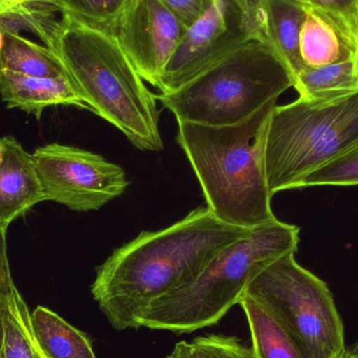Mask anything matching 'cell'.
Segmentation results:
<instances>
[{
    "label": "cell",
    "mask_w": 358,
    "mask_h": 358,
    "mask_svg": "<svg viewBox=\"0 0 358 358\" xmlns=\"http://www.w3.org/2000/svg\"><path fill=\"white\" fill-rule=\"evenodd\" d=\"M299 98L329 103L358 94L357 58L317 69H307L294 78Z\"/></svg>",
    "instance_id": "ac0fdd59"
},
{
    "label": "cell",
    "mask_w": 358,
    "mask_h": 358,
    "mask_svg": "<svg viewBox=\"0 0 358 358\" xmlns=\"http://www.w3.org/2000/svg\"><path fill=\"white\" fill-rule=\"evenodd\" d=\"M357 62H358V54H357Z\"/></svg>",
    "instance_id": "1f68e13d"
},
{
    "label": "cell",
    "mask_w": 358,
    "mask_h": 358,
    "mask_svg": "<svg viewBox=\"0 0 358 358\" xmlns=\"http://www.w3.org/2000/svg\"><path fill=\"white\" fill-rule=\"evenodd\" d=\"M63 13L113 34L132 0H57Z\"/></svg>",
    "instance_id": "44dd1931"
},
{
    "label": "cell",
    "mask_w": 358,
    "mask_h": 358,
    "mask_svg": "<svg viewBox=\"0 0 358 358\" xmlns=\"http://www.w3.org/2000/svg\"><path fill=\"white\" fill-rule=\"evenodd\" d=\"M36 340L46 358H98L84 332L43 306L31 313Z\"/></svg>",
    "instance_id": "2e32d148"
},
{
    "label": "cell",
    "mask_w": 358,
    "mask_h": 358,
    "mask_svg": "<svg viewBox=\"0 0 358 358\" xmlns=\"http://www.w3.org/2000/svg\"><path fill=\"white\" fill-rule=\"evenodd\" d=\"M254 229L223 222L208 206L157 231H143L96 269L92 294L113 328H138L153 301L193 281L223 250Z\"/></svg>",
    "instance_id": "6da1fadb"
},
{
    "label": "cell",
    "mask_w": 358,
    "mask_h": 358,
    "mask_svg": "<svg viewBox=\"0 0 358 358\" xmlns=\"http://www.w3.org/2000/svg\"><path fill=\"white\" fill-rule=\"evenodd\" d=\"M294 1L300 2V3L307 4L308 3V0H294Z\"/></svg>",
    "instance_id": "f546056e"
},
{
    "label": "cell",
    "mask_w": 358,
    "mask_h": 358,
    "mask_svg": "<svg viewBox=\"0 0 358 358\" xmlns=\"http://www.w3.org/2000/svg\"><path fill=\"white\" fill-rule=\"evenodd\" d=\"M299 234L298 227L278 219L256 227L215 257L193 281L153 301L138 315V328L183 334L216 325L267 265L296 252Z\"/></svg>",
    "instance_id": "277c9868"
},
{
    "label": "cell",
    "mask_w": 358,
    "mask_h": 358,
    "mask_svg": "<svg viewBox=\"0 0 358 358\" xmlns=\"http://www.w3.org/2000/svg\"><path fill=\"white\" fill-rule=\"evenodd\" d=\"M31 155L44 201L76 212L100 210L123 195L129 185L123 168L77 147L48 144Z\"/></svg>",
    "instance_id": "9c48e42d"
},
{
    "label": "cell",
    "mask_w": 358,
    "mask_h": 358,
    "mask_svg": "<svg viewBox=\"0 0 358 358\" xmlns=\"http://www.w3.org/2000/svg\"><path fill=\"white\" fill-rule=\"evenodd\" d=\"M351 348H352L353 351H355V352L358 353V341L357 343H355V345H353L352 347H351Z\"/></svg>",
    "instance_id": "f1b7e54d"
},
{
    "label": "cell",
    "mask_w": 358,
    "mask_h": 358,
    "mask_svg": "<svg viewBox=\"0 0 358 358\" xmlns=\"http://www.w3.org/2000/svg\"><path fill=\"white\" fill-rule=\"evenodd\" d=\"M238 304L245 313L255 358H302L283 328L244 292Z\"/></svg>",
    "instance_id": "d6986e66"
},
{
    "label": "cell",
    "mask_w": 358,
    "mask_h": 358,
    "mask_svg": "<svg viewBox=\"0 0 358 358\" xmlns=\"http://www.w3.org/2000/svg\"><path fill=\"white\" fill-rule=\"evenodd\" d=\"M0 143V227L8 229L15 219L44 198L33 155L12 136H3Z\"/></svg>",
    "instance_id": "8fae6325"
},
{
    "label": "cell",
    "mask_w": 358,
    "mask_h": 358,
    "mask_svg": "<svg viewBox=\"0 0 358 358\" xmlns=\"http://www.w3.org/2000/svg\"><path fill=\"white\" fill-rule=\"evenodd\" d=\"M0 96L8 108H18L41 117L50 106L88 109L71 77L42 78L0 71Z\"/></svg>",
    "instance_id": "7c38bea8"
},
{
    "label": "cell",
    "mask_w": 358,
    "mask_h": 358,
    "mask_svg": "<svg viewBox=\"0 0 358 358\" xmlns=\"http://www.w3.org/2000/svg\"><path fill=\"white\" fill-rule=\"evenodd\" d=\"M300 54L305 71L357 58V40L326 13L304 4Z\"/></svg>",
    "instance_id": "4fadbf2b"
},
{
    "label": "cell",
    "mask_w": 358,
    "mask_h": 358,
    "mask_svg": "<svg viewBox=\"0 0 358 358\" xmlns=\"http://www.w3.org/2000/svg\"><path fill=\"white\" fill-rule=\"evenodd\" d=\"M42 355H43V353H42ZM43 358H46L45 357H44V355H43Z\"/></svg>",
    "instance_id": "4dcf8cb0"
},
{
    "label": "cell",
    "mask_w": 358,
    "mask_h": 358,
    "mask_svg": "<svg viewBox=\"0 0 358 358\" xmlns=\"http://www.w3.org/2000/svg\"><path fill=\"white\" fill-rule=\"evenodd\" d=\"M0 71L31 77H69L55 50L20 35L4 36L0 40Z\"/></svg>",
    "instance_id": "e0dca14e"
},
{
    "label": "cell",
    "mask_w": 358,
    "mask_h": 358,
    "mask_svg": "<svg viewBox=\"0 0 358 358\" xmlns=\"http://www.w3.org/2000/svg\"><path fill=\"white\" fill-rule=\"evenodd\" d=\"M187 25L191 27L203 12L206 0H159Z\"/></svg>",
    "instance_id": "484cf974"
},
{
    "label": "cell",
    "mask_w": 358,
    "mask_h": 358,
    "mask_svg": "<svg viewBox=\"0 0 358 358\" xmlns=\"http://www.w3.org/2000/svg\"><path fill=\"white\" fill-rule=\"evenodd\" d=\"M187 29L159 0H132L113 35L143 80L157 88Z\"/></svg>",
    "instance_id": "30bf717a"
},
{
    "label": "cell",
    "mask_w": 358,
    "mask_h": 358,
    "mask_svg": "<svg viewBox=\"0 0 358 358\" xmlns=\"http://www.w3.org/2000/svg\"><path fill=\"white\" fill-rule=\"evenodd\" d=\"M3 338L0 358H43L36 340L31 313L18 289L3 311Z\"/></svg>",
    "instance_id": "ffe728a7"
},
{
    "label": "cell",
    "mask_w": 358,
    "mask_h": 358,
    "mask_svg": "<svg viewBox=\"0 0 358 358\" xmlns=\"http://www.w3.org/2000/svg\"><path fill=\"white\" fill-rule=\"evenodd\" d=\"M294 76L277 52L254 40L157 101L178 122L223 127L245 121L294 87Z\"/></svg>",
    "instance_id": "5b68a950"
},
{
    "label": "cell",
    "mask_w": 358,
    "mask_h": 358,
    "mask_svg": "<svg viewBox=\"0 0 358 358\" xmlns=\"http://www.w3.org/2000/svg\"><path fill=\"white\" fill-rule=\"evenodd\" d=\"M17 287L10 275V263L6 252V229L0 227V352L3 338V311Z\"/></svg>",
    "instance_id": "d4e9b609"
},
{
    "label": "cell",
    "mask_w": 358,
    "mask_h": 358,
    "mask_svg": "<svg viewBox=\"0 0 358 358\" xmlns=\"http://www.w3.org/2000/svg\"><path fill=\"white\" fill-rule=\"evenodd\" d=\"M254 40L267 43L263 0H206L159 78V94L176 92Z\"/></svg>",
    "instance_id": "ba28073f"
},
{
    "label": "cell",
    "mask_w": 358,
    "mask_h": 358,
    "mask_svg": "<svg viewBox=\"0 0 358 358\" xmlns=\"http://www.w3.org/2000/svg\"><path fill=\"white\" fill-rule=\"evenodd\" d=\"M275 103L235 125L178 122V143L199 180L208 208L227 224L254 229L275 220L265 143Z\"/></svg>",
    "instance_id": "7a4b0ae2"
},
{
    "label": "cell",
    "mask_w": 358,
    "mask_h": 358,
    "mask_svg": "<svg viewBox=\"0 0 358 358\" xmlns=\"http://www.w3.org/2000/svg\"><path fill=\"white\" fill-rule=\"evenodd\" d=\"M56 52L90 111L136 148L163 150L157 94L113 34L63 13Z\"/></svg>",
    "instance_id": "3957f363"
},
{
    "label": "cell",
    "mask_w": 358,
    "mask_h": 358,
    "mask_svg": "<svg viewBox=\"0 0 358 358\" xmlns=\"http://www.w3.org/2000/svg\"><path fill=\"white\" fill-rule=\"evenodd\" d=\"M265 37L294 78L305 71L300 54L304 4L294 0H263Z\"/></svg>",
    "instance_id": "9a60e30c"
},
{
    "label": "cell",
    "mask_w": 358,
    "mask_h": 358,
    "mask_svg": "<svg viewBox=\"0 0 358 358\" xmlns=\"http://www.w3.org/2000/svg\"><path fill=\"white\" fill-rule=\"evenodd\" d=\"M165 358H193L191 352L189 343L182 341L174 346L173 350Z\"/></svg>",
    "instance_id": "4316f807"
},
{
    "label": "cell",
    "mask_w": 358,
    "mask_h": 358,
    "mask_svg": "<svg viewBox=\"0 0 358 358\" xmlns=\"http://www.w3.org/2000/svg\"><path fill=\"white\" fill-rule=\"evenodd\" d=\"M355 185H358V143L307 176L302 187Z\"/></svg>",
    "instance_id": "7402d4cb"
},
{
    "label": "cell",
    "mask_w": 358,
    "mask_h": 358,
    "mask_svg": "<svg viewBox=\"0 0 358 358\" xmlns=\"http://www.w3.org/2000/svg\"><path fill=\"white\" fill-rule=\"evenodd\" d=\"M62 17L57 0H0V40L27 34L56 52Z\"/></svg>",
    "instance_id": "5bb4252c"
},
{
    "label": "cell",
    "mask_w": 358,
    "mask_h": 358,
    "mask_svg": "<svg viewBox=\"0 0 358 358\" xmlns=\"http://www.w3.org/2000/svg\"><path fill=\"white\" fill-rule=\"evenodd\" d=\"M290 252L267 265L245 294L264 307L302 358H338L346 351L344 326L327 284Z\"/></svg>",
    "instance_id": "52a82bcc"
},
{
    "label": "cell",
    "mask_w": 358,
    "mask_h": 358,
    "mask_svg": "<svg viewBox=\"0 0 358 358\" xmlns=\"http://www.w3.org/2000/svg\"><path fill=\"white\" fill-rule=\"evenodd\" d=\"M193 358H255L252 348L236 336L208 334L198 336L191 343Z\"/></svg>",
    "instance_id": "603a6c76"
},
{
    "label": "cell",
    "mask_w": 358,
    "mask_h": 358,
    "mask_svg": "<svg viewBox=\"0 0 358 358\" xmlns=\"http://www.w3.org/2000/svg\"><path fill=\"white\" fill-rule=\"evenodd\" d=\"M308 4L331 17L358 43V0H308Z\"/></svg>",
    "instance_id": "cb8c5ba5"
},
{
    "label": "cell",
    "mask_w": 358,
    "mask_h": 358,
    "mask_svg": "<svg viewBox=\"0 0 358 358\" xmlns=\"http://www.w3.org/2000/svg\"><path fill=\"white\" fill-rule=\"evenodd\" d=\"M357 143L358 94L329 103L299 98L275 106L265 143L271 193L302 189L307 176Z\"/></svg>",
    "instance_id": "8992f818"
},
{
    "label": "cell",
    "mask_w": 358,
    "mask_h": 358,
    "mask_svg": "<svg viewBox=\"0 0 358 358\" xmlns=\"http://www.w3.org/2000/svg\"><path fill=\"white\" fill-rule=\"evenodd\" d=\"M338 358H358V353L353 351L352 348L346 349V351Z\"/></svg>",
    "instance_id": "83f0119b"
}]
</instances>
